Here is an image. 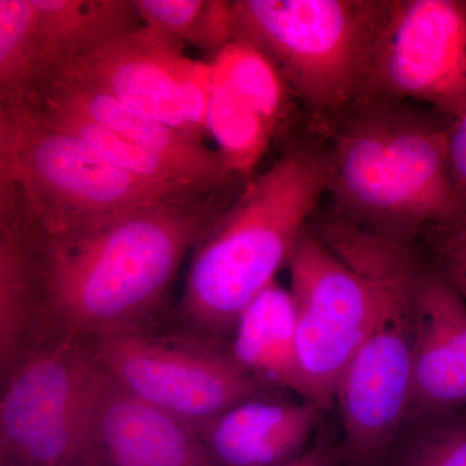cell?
Masks as SVG:
<instances>
[{
	"instance_id": "cell-12",
	"label": "cell",
	"mask_w": 466,
	"mask_h": 466,
	"mask_svg": "<svg viewBox=\"0 0 466 466\" xmlns=\"http://www.w3.org/2000/svg\"><path fill=\"white\" fill-rule=\"evenodd\" d=\"M410 314V407L424 412L466 407V302L441 269L416 272Z\"/></svg>"
},
{
	"instance_id": "cell-22",
	"label": "cell",
	"mask_w": 466,
	"mask_h": 466,
	"mask_svg": "<svg viewBox=\"0 0 466 466\" xmlns=\"http://www.w3.org/2000/svg\"><path fill=\"white\" fill-rule=\"evenodd\" d=\"M18 106H24L32 115L56 126L61 130L69 131L82 137L116 167L142 177L147 182L175 189L208 187L193 183L182 171L177 170L165 159L85 116L55 108V106H43V104L25 103Z\"/></svg>"
},
{
	"instance_id": "cell-1",
	"label": "cell",
	"mask_w": 466,
	"mask_h": 466,
	"mask_svg": "<svg viewBox=\"0 0 466 466\" xmlns=\"http://www.w3.org/2000/svg\"><path fill=\"white\" fill-rule=\"evenodd\" d=\"M236 182L168 193L63 240L32 244L18 236L32 262L41 345L99 339L167 318L184 258L238 198Z\"/></svg>"
},
{
	"instance_id": "cell-23",
	"label": "cell",
	"mask_w": 466,
	"mask_h": 466,
	"mask_svg": "<svg viewBox=\"0 0 466 466\" xmlns=\"http://www.w3.org/2000/svg\"><path fill=\"white\" fill-rule=\"evenodd\" d=\"M39 84L32 0H0V108L21 106Z\"/></svg>"
},
{
	"instance_id": "cell-20",
	"label": "cell",
	"mask_w": 466,
	"mask_h": 466,
	"mask_svg": "<svg viewBox=\"0 0 466 466\" xmlns=\"http://www.w3.org/2000/svg\"><path fill=\"white\" fill-rule=\"evenodd\" d=\"M208 133L216 139L227 173L249 182L268 149L274 128L249 106L214 84L207 116Z\"/></svg>"
},
{
	"instance_id": "cell-29",
	"label": "cell",
	"mask_w": 466,
	"mask_h": 466,
	"mask_svg": "<svg viewBox=\"0 0 466 466\" xmlns=\"http://www.w3.org/2000/svg\"><path fill=\"white\" fill-rule=\"evenodd\" d=\"M450 222H458L466 226V207L461 208V210H460L459 213L450 220Z\"/></svg>"
},
{
	"instance_id": "cell-6",
	"label": "cell",
	"mask_w": 466,
	"mask_h": 466,
	"mask_svg": "<svg viewBox=\"0 0 466 466\" xmlns=\"http://www.w3.org/2000/svg\"><path fill=\"white\" fill-rule=\"evenodd\" d=\"M92 343L106 375L198 435L229 408L269 390L227 346L186 332L168 318Z\"/></svg>"
},
{
	"instance_id": "cell-25",
	"label": "cell",
	"mask_w": 466,
	"mask_h": 466,
	"mask_svg": "<svg viewBox=\"0 0 466 466\" xmlns=\"http://www.w3.org/2000/svg\"><path fill=\"white\" fill-rule=\"evenodd\" d=\"M440 269L466 302V226L444 223L429 229Z\"/></svg>"
},
{
	"instance_id": "cell-26",
	"label": "cell",
	"mask_w": 466,
	"mask_h": 466,
	"mask_svg": "<svg viewBox=\"0 0 466 466\" xmlns=\"http://www.w3.org/2000/svg\"><path fill=\"white\" fill-rule=\"evenodd\" d=\"M406 466H466V421L428 435Z\"/></svg>"
},
{
	"instance_id": "cell-9",
	"label": "cell",
	"mask_w": 466,
	"mask_h": 466,
	"mask_svg": "<svg viewBox=\"0 0 466 466\" xmlns=\"http://www.w3.org/2000/svg\"><path fill=\"white\" fill-rule=\"evenodd\" d=\"M364 99L425 104L451 119L461 115L466 0H388Z\"/></svg>"
},
{
	"instance_id": "cell-13",
	"label": "cell",
	"mask_w": 466,
	"mask_h": 466,
	"mask_svg": "<svg viewBox=\"0 0 466 466\" xmlns=\"http://www.w3.org/2000/svg\"><path fill=\"white\" fill-rule=\"evenodd\" d=\"M25 103L55 106L96 122L165 159L193 183L218 187L238 180L227 173L217 150L144 115L72 70L36 87Z\"/></svg>"
},
{
	"instance_id": "cell-5",
	"label": "cell",
	"mask_w": 466,
	"mask_h": 466,
	"mask_svg": "<svg viewBox=\"0 0 466 466\" xmlns=\"http://www.w3.org/2000/svg\"><path fill=\"white\" fill-rule=\"evenodd\" d=\"M236 39L274 64L315 125L366 97L388 0H238Z\"/></svg>"
},
{
	"instance_id": "cell-7",
	"label": "cell",
	"mask_w": 466,
	"mask_h": 466,
	"mask_svg": "<svg viewBox=\"0 0 466 466\" xmlns=\"http://www.w3.org/2000/svg\"><path fill=\"white\" fill-rule=\"evenodd\" d=\"M297 309L300 397L319 410L336 400L337 386L366 339L392 281L419 267L361 274L306 227L288 262Z\"/></svg>"
},
{
	"instance_id": "cell-17",
	"label": "cell",
	"mask_w": 466,
	"mask_h": 466,
	"mask_svg": "<svg viewBox=\"0 0 466 466\" xmlns=\"http://www.w3.org/2000/svg\"><path fill=\"white\" fill-rule=\"evenodd\" d=\"M229 354L267 389L299 395L297 309L291 291L272 281L241 312L227 343Z\"/></svg>"
},
{
	"instance_id": "cell-11",
	"label": "cell",
	"mask_w": 466,
	"mask_h": 466,
	"mask_svg": "<svg viewBox=\"0 0 466 466\" xmlns=\"http://www.w3.org/2000/svg\"><path fill=\"white\" fill-rule=\"evenodd\" d=\"M76 466L219 465L189 426L135 397L99 367Z\"/></svg>"
},
{
	"instance_id": "cell-27",
	"label": "cell",
	"mask_w": 466,
	"mask_h": 466,
	"mask_svg": "<svg viewBox=\"0 0 466 466\" xmlns=\"http://www.w3.org/2000/svg\"><path fill=\"white\" fill-rule=\"evenodd\" d=\"M447 155L459 213L466 207V109L451 121Z\"/></svg>"
},
{
	"instance_id": "cell-2",
	"label": "cell",
	"mask_w": 466,
	"mask_h": 466,
	"mask_svg": "<svg viewBox=\"0 0 466 466\" xmlns=\"http://www.w3.org/2000/svg\"><path fill=\"white\" fill-rule=\"evenodd\" d=\"M328 192L323 148L293 144L251 177L193 248L171 323L227 346L245 308L275 281Z\"/></svg>"
},
{
	"instance_id": "cell-8",
	"label": "cell",
	"mask_w": 466,
	"mask_h": 466,
	"mask_svg": "<svg viewBox=\"0 0 466 466\" xmlns=\"http://www.w3.org/2000/svg\"><path fill=\"white\" fill-rule=\"evenodd\" d=\"M97 366L92 339L36 346L0 379V446L5 466H76Z\"/></svg>"
},
{
	"instance_id": "cell-4",
	"label": "cell",
	"mask_w": 466,
	"mask_h": 466,
	"mask_svg": "<svg viewBox=\"0 0 466 466\" xmlns=\"http://www.w3.org/2000/svg\"><path fill=\"white\" fill-rule=\"evenodd\" d=\"M177 191L116 167L24 106L0 108V228L26 242L82 235Z\"/></svg>"
},
{
	"instance_id": "cell-28",
	"label": "cell",
	"mask_w": 466,
	"mask_h": 466,
	"mask_svg": "<svg viewBox=\"0 0 466 466\" xmlns=\"http://www.w3.org/2000/svg\"><path fill=\"white\" fill-rule=\"evenodd\" d=\"M329 451L324 449L323 446H315L314 449L305 451L299 458L293 461L288 462L284 466H330Z\"/></svg>"
},
{
	"instance_id": "cell-21",
	"label": "cell",
	"mask_w": 466,
	"mask_h": 466,
	"mask_svg": "<svg viewBox=\"0 0 466 466\" xmlns=\"http://www.w3.org/2000/svg\"><path fill=\"white\" fill-rule=\"evenodd\" d=\"M143 25L216 55L236 39L233 2L134 0Z\"/></svg>"
},
{
	"instance_id": "cell-15",
	"label": "cell",
	"mask_w": 466,
	"mask_h": 466,
	"mask_svg": "<svg viewBox=\"0 0 466 466\" xmlns=\"http://www.w3.org/2000/svg\"><path fill=\"white\" fill-rule=\"evenodd\" d=\"M319 412L265 392L227 410L200 437L219 466H284L302 455Z\"/></svg>"
},
{
	"instance_id": "cell-14",
	"label": "cell",
	"mask_w": 466,
	"mask_h": 466,
	"mask_svg": "<svg viewBox=\"0 0 466 466\" xmlns=\"http://www.w3.org/2000/svg\"><path fill=\"white\" fill-rule=\"evenodd\" d=\"M183 46L177 39L143 25L66 70L198 140L184 121L177 91V66L186 56Z\"/></svg>"
},
{
	"instance_id": "cell-24",
	"label": "cell",
	"mask_w": 466,
	"mask_h": 466,
	"mask_svg": "<svg viewBox=\"0 0 466 466\" xmlns=\"http://www.w3.org/2000/svg\"><path fill=\"white\" fill-rule=\"evenodd\" d=\"M177 84L184 121L193 137L204 143L208 104L214 90L210 61L193 60L186 55L177 66Z\"/></svg>"
},
{
	"instance_id": "cell-10",
	"label": "cell",
	"mask_w": 466,
	"mask_h": 466,
	"mask_svg": "<svg viewBox=\"0 0 466 466\" xmlns=\"http://www.w3.org/2000/svg\"><path fill=\"white\" fill-rule=\"evenodd\" d=\"M419 268L398 276L370 333L337 386L346 443L357 458H370L400 428L410 407L413 327L410 284Z\"/></svg>"
},
{
	"instance_id": "cell-19",
	"label": "cell",
	"mask_w": 466,
	"mask_h": 466,
	"mask_svg": "<svg viewBox=\"0 0 466 466\" xmlns=\"http://www.w3.org/2000/svg\"><path fill=\"white\" fill-rule=\"evenodd\" d=\"M214 84L231 92L278 130L289 115L291 91L268 57L244 39L226 46L210 60Z\"/></svg>"
},
{
	"instance_id": "cell-16",
	"label": "cell",
	"mask_w": 466,
	"mask_h": 466,
	"mask_svg": "<svg viewBox=\"0 0 466 466\" xmlns=\"http://www.w3.org/2000/svg\"><path fill=\"white\" fill-rule=\"evenodd\" d=\"M32 5L39 86L143 26L134 0H32Z\"/></svg>"
},
{
	"instance_id": "cell-3",
	"label": "cell",
	"mask_w": 466,
	"mask_h": 466,
	"mask_svg": "<svg viewBox=\"0 0 466 466\" xmlns=\"http://www.w3.org/2000/svg\"><path fill=\"white\" fill-rule=\"evenodd\" d=\"M449 116L406 101L364 99L317 127L336 216L400 238L450 222Z\"/></svg>"
},
{
	"instance_id": "cell-18",
	"label": "cell",
	"mask_w": 466,
	"mask_h": 466,
	"mask_svg": "<svg viewBox=\"0 0 466 466\" xmlns=\"http://www.w3.org/2000/svg\"><path fill=\"white\" fill-rule=\"evenodd\" d=\"M41 345L38 305L25 242L0 228V379Z\"/></svg>"
}]
</instances>
